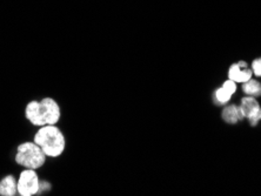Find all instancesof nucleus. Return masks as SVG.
I'll use <instances>...</instances> for the list:
<instances>
[{"instance_id":"obj_1","label":"nucleus","mask_w":261,"mask_h":196,"mask_svg":"<svg viewBox=\"0 0 261 196\" xmlns=\"http://www.w3.org/2000/svg\"><path fill=\"white\" fill-rule=\"evenodd\" d=\"M25 117L34 127L57 125L61 119V108L53 98L32 100L25 107Z\"/></svg>"},{"instance_id":"obj_2","label":"nucleus","mask_w":261,"mask_h":196,"mask_svg":"<svg viewBox=\"0 0 261 196\" xmlns=\"http://www.w3.org/2000/svg\"><path fill=\"white\" fill-rule=\"evenodd\" d=\"M33 141L43 149L47 159H56L64 154L66 148V137L57 125L38 127Z\"/></svg>"},{"instance_id":"obj_3","label":"nucleus","mask_w":261,"mask_h":196,"mask_svg":"<svg viewBox=\"0 0 261 196\" xmlns=\"http://www.w3.org/2000/svg\"><path fill=\"white\" fill-rule=\"evenodd\" d=\"M14 160L18 166L38 171L46 163L47 156L45 155L43 149L32 140L22 142L18 146Z\"/></svg>"},{"instance_id":"obj_4","label":"nucleus","mask_w":261,"mask_h":196,"mask_svg":"<svg viewBox=\"0 0 261 196\" xmlns=\"http://www.w3.org/2000/svg\"><path fill=\"white\" fill-rule=\"evenodd\" d=\"M41 182L37 171L25 168L18 179V194L20 196H34L40 193Z\"/></svg>"},{"instance_id":"obj_5","label":"nucleus","mask_w":261,"mask_h":196,"mask_svg":"<svg viewBox=\"0 0 261 196\" xmlns=\"http://www.w3.org/2000/svg\"><path fill=\"white\" fill-rule=\"evenodd\" d=\"M253 71L247 66L245 61H239L238 64H234L229 68L228 76L229 79L236 82H246L249 79H252Z\"/></svg>"},{"instance_id":"obj_6","label":"nucleus","mask_w":261,"mask_h":196,"mask_svg":"<svg viewBox=\"0 0 261 196\" xmlns=\"http://www.w3.org/2000/svg\"><path fill=\"white\" fill-rule=\"evenodd\" d=\"M245 118L243 109H241L240 106L231 105L222 110V119L224 121L227 122V124L234 125L237 122H239Z\"/></svg>"},{"instance_id":"obj_7","label":"nucleus","mask_w":261,"mask_h":196,"mask_svg":"<svg viewBox=\"0 0 261 196\" xmlns=\"http://www.w3.org/2000/svg\"><path fill=\"white\" fill-rule=\"evenodd\" d=\"M18 194V180L13 175H7L0 181V195L14 196Z\"/></svg>"},{"instance_id":"obj_8","label":"nucleus","mask_w":261,"mask_h":196,"mask_svg":"<svg viewBox=\"0 0 261 196\" xmlns=\"http://www.w3.org/2000/svg\"><path fill=\"white\" fill-rule=\"evenodd\" d=\"M240 107H241V109H243L245 118H247V119L253 117V115H255L261 108L259 102L256 101L255 98L249 97V95L241 100Z\"/></svg>"},{"instance_id":"obj_9","label":"nucleus","mask_w":261,"mask_h":196,"mask_svg":"<svg viewBox=\"0 0 261 196\" xmlns=\"http://www.w3.org/2000/svg\"><path fill=\"white\" fill-rule=\"evenodd\" d=\"M243 91L249 97L259 98L261 97V83L255 79H249L248 81L244 82Z\"/></svg>"},{"instance_id":"obj_10","label":"nucleus","mask_w":261,"mask_h":196,"mask_svg":"<svg viewBox=\"0 0 261 196\" xmlns=\"http://www.w3.org/2000/svg\"><path fill=\"white\" fill-rule=\"evenodd\" d=\"M231 97L232 94H229L228 92L221 86L220 88H218L216 93H214V102H216L217 105H224V103L229 101Z\"/></svg>"},{"instance_id":"obj_11","label":"nucleus","mask_w":261,"mask_h":196,"mask_svg":"<svg viewBox=\"0 0 261 196\" xmlns=\"http://www.w3.org/2000/svg\"><path fill=\"white\" fill-rule=\"evenodd\" d=\"M222 87H224L225 90L227 91L229 94L233 95L234 93H236V91H237V82L229 79V80H227V81L224 82V85H222Z\"/></svg>"},{"instance_id":"obj_12","label":"nucleus","mask_w":261,"mask_h":196,"mask_svg":"<svg viewBox=\"0 0 261 196\" xmlns=\"http://www.w3.org/2000/svg\"><path fill=\"white\" fill-rule=\"evenodd\" d=\"M252 71L253 74L256 76H261V57L256 58L252 63Z\"/></svg>"},{"instance_id":"obj_13","label":"nucleus","mask_w":261,"mask_h":196,"mask_svg":"<svg viewBox=\"0 0 261 196\" xmlns=\"http://www.w3.org/2000/svg\"><path fill=\"white\" fill-rule=\"evenodd\" d=\"M249 124H251V126H256L259 124V122L261 121V108L258 113H256L255 115H253V117H251L248 119Z\"/></svg>"}]
</instances>
